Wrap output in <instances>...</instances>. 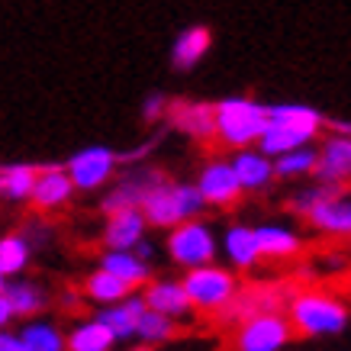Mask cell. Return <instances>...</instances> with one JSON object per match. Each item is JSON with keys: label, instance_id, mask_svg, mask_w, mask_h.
Segmentation results:
<instances>
[{"label": "cell", "instance_id": "8fae6325", "mask_svg": "<svg viewBox=\"0 0 351 351\" xmlns=\"http://www.w3.org/2000/svg\"><path fill=\"white\" fill-rule=\"evenodd\" d=\"M313 232L326 235V239H351V193H341L339 187L326 197L322 203H316L306 216Z\"/></svg>", "mask_w": 351, "mask_h": 351}, {"label": "cell", "instance_id": "484cf974", "mask_svg": "<svg viewBox=\"0 0 351 351\" xmlns=\"http://www.w3.org/2000/svg\"><path fill=\"white\" fill-rule=\"evenodd\" d=\"M36 174H39L36 165H23V161H16V165H0V200L10 203V206L29 203Z\"/></svg>", "mask_w": 351, "mask_h": 351}, {"label": "cell", "instance_id": "8992f818", "mask_svg": "<svg viewBox=\"0 0 351 351\" xmlns=\"http://www.w3.org/2000/svg\"><path fill=\"white\" fill-rule=\"evenodd\" d=\"M293 326L287 313L271 309V313H252L239 319V329L232 335L235 351H287L293 341Z\"/></svg>", "mask_w": 351, "mask_h": 351}, {"label": "cell", "instance_id": "d6a6232c", "mask_svg": "<svg viewBox=\"0 0 351 351\" xmlns=\"http://www.w3.org/2000/svg\"><path fill=\"white\" fill-rule=\"evenodd\" d=\"M165 113H168V100L161 94H152L145 100V107H142V119L145 123H158V119H165Z\"/></svg>", "mask_w": 351, "mask_h": 351}, {"label": "cell", "instance_id": "4dcf8cb0", "mask_svg": "<svg viewBox=\"0 0 351 351\" xmlns=\"http://www.w3.org/2000/svg\"><path fill=\"white\" fill-rule=\"evenodd\" d=\"M332 191H335L332 184H322V181H316V178H313V184H303L300 191H293V193H290V203H287V206H290V213L306 216L309 210H313L316 203H322V200H326V197H329Z\"/></svg>", "mask_w": 351, "mask_h": 351}, {"label": "cell", "instance_id": "3957f363", "mask_svg": "<svg viewBox=\"0 0 351 351\" xmlns=\"http://www.w3.org/2000/svg\"><path fill=\"white\" fill-rule=\"evenodd\" d=\"M181 280H184L187 297H191L193 313H203V316L229 313V306L235 303L239 290H242L239 271L229 265H219V261L191 267V271H184Z\"/></svg>", "mask_w": 351, "mask_h": 351}, {"label": "cell", "instance_id": "5bb4252c", "mask_svg": "<svg viewBox=\"0 0 351 351\" xmlns=\"http://www.w3.org/2000/svg\"><path fill=\"white\" fill-rule=\"evenodd\" d=\"M219 258H226L229 267H235V271H255L265 261L255 226L232 223L229 229H223V235H219Z\"/></svg>", "mask_w": 351, "mask_h": 351}, {"label": "cell", "instance_id": "603a6c76", "mask_svg": "<svg viewBox=\"0 0 351 351\" xmlns=\"http://www.w3.org/2000/svg\"><path fill=\"white\" fill-rule=\"evenodd\" d=\"M287 293L274 284H255V287H242L235 303L229 306L226 316H235V319H245L252 313H271V309H280V303H287Z\"/></svg>", "mask_w": 351, "mask_h": 351}, {"label": "cell", "instance_id": "1f68e13d", "mask_svg": "<svg viewBox=\"0 0 351 351\" xmlns=\"http://www.w3.org/2000/svg\"><path fill=\"white\" fill-rule=\"evenodd\" d=\"M23 235L32 242V248H43V245H49L55 239V226L45 223L43 213H39V219H32V223H26V229H23Z\"/></svg>", "mask_w": 351, "mask_h": 351}, {"label": "cell", "instance_id": "d4e9b609", "mask_svg": "<svg viewBox=\"0 0 351 351\" xmlns=\"http://www.w3.org/2000/svg\"><path fill=\"white\" fill-rule=\"evenodd\" d=\"M81 290H84V300L94 303V306H110V303H119V300H126L132 293V287L126 280H119L113 271H107L100 265L81 280Z\"/></svg>", "mask_w": 351, "mask_h": 351}, {"label": "cell", "instance_id": "9a60e30c", "mask_svg": "<svg viewBox=\"0 0 351 351\" xmlns=\"http://www.w3.org/2000/svg\"><path fill=\"white\" fill-rule=\"evenodd\" d=\"M313 178L322 184H332V187L351 181V136L348 132H332L329 138H322Z\"/></svg>", "mask_w": 351, "mask_h": 351}, {"label": "cell", "instance_id": "7402d4cb", "mask_svg": "<svg viewBox=\"0 0 351 351\" xmlns=\"http://www.w3.org/2000/svg\"><path fill=\"white\" fill-rule=\"evenodd\" d=\"M64 341L68 351H113L119 345L117 335L107 329V322L97 319V313L71 322V329H64Z\"/></svg>", "mask_w": 351, "mask_h": 351}, {"label": "cell", "instance_id": "83f0119b", "mask_svg": "<svg viewBox=\"0 0 351 351\" xmlns=\"http://www.w3.org/2000/svg\"><path fill=\"white\" fill-rule=\"evenodd\" d=\"M181 329V322L158 313V309H142V316H138V326H136V341L142 348H158V345H168L174 335Z\"/></svg>", "mask_w": 351, "mask_h": 351}, {"label": "cell", "instance_id": "2e32d148", "mask_svg": "<svg viewBox=\"0 0 351 351\" xmlns=\"http://www.w3.org/2000/svg\"><path fill=\"white\" fill-rule=\"evenodd\" d=\"M229 161H232L235 178H239V184H242L245 193H261V191H267V187L277 181L274 158H271L267 152H261L258 145L235 149Z\"/></svg>", "mask_w": 351, "mask_h": 351}, {"label": "cell", "instance_id": "ac0fdd59", "mask_svg": "<svg viewBox=\"0 0 351 351\" xmlns=\"http://www.w3.org/2000/svg\"><path fill=\"white\" fill-rule=\"evenodd\" d=\"M255 232L265 261H290L303 252V239L290 223H261L255 226Z\"/></svg>", "mask_w": 351, "mask_h": 351}, {"label": "cell", "instance_id": "e0dca14e", "mask_svg": "<svg viewBox=\"0 0 351 351\" xmlns=\"http://www.w3.org/2000/svg\"><path fill=\"white\" fill-rule=\"evenodd\" d=\"M149 235V219L138 206H123L117 213H107L100 245L104 248H136L142 239Z\"/></svg>", "mask_w": 351, "mask_h": 351}, {"label": "cell", "instance_id": "f546056e", "mask_svg": "<svg viewBox=\"0 0 351 351\" xmlns=\"http://www.w3.org/2000/svg\"><path fill=\"white\" fill-rule=\"evenodd\" d=\"M316 158H319L316 145H300V149H290L284 155H277L274 158L277 181H306V178H313Z\"/></svg>", "mask_w": 351, "mask_h": 351}, {"label": "cell", "instance_id": "74e56055", "mask_svg": "<svg viewBox=\"0 0 351 351\" xmlns=\"http://www.w3.org/2000/svg\"><path fill=\"white\" fill-rule=\"evenodd\" d=\"M3 287H7V274L0 271V293H3Z\"/></svg>", "mask_w": 351, "mask_h": 351}, {"label": "cell", "instance_id": "52a82bcc", "mask_svg": "<svg viewBox=\"0 0 351 351\" xmlns=\"http://www.w3.org/2000/svg\"><path fill=\"white\" fill-rule=\"evenodd\" d=\"M64 171L71 174L77 193H97L113 184L119 171V155L107 145H84L64 161Z\"/></svg>", "mask_w": 351, "mask_h": 351}, {"label": "cell", "instance_id": "7c38bea8", "mask_svg": "<svg viewBox=\"0 0 351 351\" xmlns=\"http://www.w3.org/2000/svg\"><path fill=\"white\" fill-rule=\"evenodd\" d=\"M138 293H142V300H145V306L158 309V313L171 316V319L187 322L193 316L191 297H187V290H184L181 277H152Z\"/></svg>", "mask_w": 351, "mask_h": 351}, {"label": "cell", "instance_id": "e575fe53", "mask_svg": "<svg viewBox=\"0 0 351 351\" xmlns=\"http://www.w3.org/2000/svg\"><path fill=\"white\" fill-rule=\"evenodd\" d=\"M81 300H84V290L64 287L62 293H58V306H62L64 313H75V309H81Z\"/></svg>", "mask_w": 351, "mask_h": 351}, {"label": "cell", "instance_id": "5b68a950", "mask_svg": "<svg viewBox=\"0 0 351 351\" xmlns=\"http://www.w3.org/2000/svg\"><path fill=\"white\" fill-rule=\"evenodd\" d=\"M165 255H168L171 265L181 267V271L210 265V261L219 258V232L203 216L184 219V223L171 226L165 232Z\"/></svg>", "mask_w": 351, "mask_h": 351}, {"label": "cell", "instance_id": "ba28073f", "mask_svg": "<svg viewBox=\"0 0 351 351\" xmlns=\"http://www.w3.org/2000/svg\"><path fill=\"white\" fill-rule=\"evenodd\" d=\"M193 184L200 187L206 206H213V210H232L245 193L242 184H239V178H235V168H232V161L229 158L203 161Z\"/></svg>", "mask_w": 351, "mask_h": 351}, {"label": "cell", "instance_id": "44dd1931", "mask_svg": "<svg viewBox=\"0 0 351 351\" xmlns=\"http://www.w3.org/2000/svg\"><path fill=\"white\" fill-rule=\"evenodd\" d=\"M3 297L10 300L16 319H32V316H43L45 306H49V293L39 280L20 274V277H7V287H3Z\"/></svg>", "mask_w": 351, "mask_h": 351}, {"label": "cell", "instance_id": "6da1fadb", "mask_svg": "<svg viewBox=\"0 0 351 351\" xmlns=\"http://www.w3.org/2000/svg\"><path fill=\"white\" fill-rule=\"evenodd\" d=\"M287 319L297 335L306 339H332L341 335L351 322L348 303L329 290H300L287 300Z\"/></svg>", "mask_w": 351, "mask_h": 351}, {"label": "cell", "instance_id": "8d00e7d4", "mask_svg": "<svg viewBox=\"0 0 351 351\" xmlns=\"http://www.w3.org/2000/svg\"><path fill=\"white\" fill-rule=\"evenodd\" d=\"M136 252L145 258V261H155V242H149V235H145V239L136 245Z\"/></svg>", "mask_w": 351, "mask_h": 351}, {"label": "cell", "instance_id": "f1b7e54d", "mask_svg": "<svg viewBox=\"0 0 351 351\" xmlns=\"http://www.w3.org/2000/svg\"><path fill=\"white\" fill-rule=\"evenodd\" d=\"M32 242L23 232H3L0 235V271L7 277H20L32 265Z\"/></svg>", "mask_w": 351, "mask_h": 351}, {"label": "cell", "instance_id": "4fadbf2b", "mask_svg": "<svg viewBox=\"0 0 351 351\" xmlns=\"http://www.w3.org/2000/svg\"><path fill=\"white\" fill-rule=\"evenodd\" d=\"M165 119H171V126L184 132L193 142H213L216 138V113L213 104H200V100H174L168 104Z\"/></svg>", "mask_w": 351, "mask_h": 351}, {"label": "cell", "instance_id": "30bf717a", "mask_svg": "<svg viewBox=\"0 0 351 351\" xmlns=\"http://www.w3.org/2000/svg\"><path fill=\"white\" fill-rule=\"evenodd\" d=\"M75 181L71 174L64 171V165H52V168H39L36 174V184H32V193H29V206L36 213H58L64 210L68 203L75 200Z\"/></svg>", "mask_w": 351, "mask_h": 351}, {"label": "cell", "instance_id": "d6986e66", "mask_svg": "<svg viewBox=\"0 0 351 351\" xmlns=\"http://www.w3.org/2000/svg\"><path fill=\"white\" fill-rule=\"evenodd\" d=\"M145 309V300L138 290H132L126 300L119 303H110V306H97V319L107 322V329L117 335V341H136V326H138V316Z\"/></svg>", "mask_w": 351, "mask_h": 351}, {"label": "cell", "instance_id": "9c48e42d", "mask_svg": "<svg viewBox=\"0 0 351 351\" xmlns=\"http://www.w3.org/2000/svg\"><path fill=\"white\" fill-rule=\"evenodd\" d=\"M168 178L161 168H152V165H138V168L126 171L123 178H113V184L107 187V193H104V200H100V210L104 213H117V210H123V206H138L142 203V197L155 187V184H161Z\"/></svg>", "mask_w": 351, "mask_h": 351}, {"label": "cell", "instance_id": "ffe728a7", "mask_svg": "<svg viewBox=\"0 0 351 351\" xmlns=\"http://www.w3.org/2000/svg\"><path fill=\"white\" fill-rule=\"evenodd\" d=\"M97 265L113 271L132 290H142L152 280V261H145L136 248H104V255H100Z\"/></svg>", "mask_w": 351, "mask_h": 351}, {"label": "cell", "instance_id": "cb8c5ba5", "mask_svg": "<svg viewBox=\"0 0 351 351\" xmlns=\"http://www.w3.org/2000/svg\"><path fill=\"white\" fill-rule=\"evenodd\" d=\"M210 43H213V32L206 26H187V29L174 39L171 45V64L178 71H191L203 62V55L210 52Z\"/></svg>", "mask_w": 351, "mask_h": 351}, {"label": "cell", "instance_id": "7a4b0ae2", "mask_svg": "<svg viewBox=\"0 0 351 351\" xmlns=\"http://www.w3.org/2000/svg\"><path fill=\"white\" fill-rule=\"evenodd\" d=\"M138 210L149 219V229L168 232L171 226L184 223V219L203 216L206 200H203L200 187L193 181H168V178H165V181L155 184V187L142 197Z\"/></svg>", "mask_w": 351, "mask_h": 351}, {"label": "cell", "instance_id": "836d02e7", "mask_svg": "<svg viewBox=\"0 0 351 351\" xmlns=\"http://www.w3.org/2000/svg\"><path fill=\"white\" fill-rule=\"evenodd\" d=\"M0 351H29L26 348V341H23L20 329H0Z\"/></svg>", "mask_w": 351, "mask_h": 351}, {"label": "cell", "instance_id": "277c9868", "mask_svg": "<svg viewBox=\"0 0 351 351\" xmlns=\"http://www.w3.org/2000/svg\"><path fill=\"white\" fill-rule=\"evenodd\" d=\"M216 113V142L226 149L255 145L267 126V107L252 97H223L213 104Z\"/></svg>", "mask_w": 351, "mask_h": 351}, {"label": "cell", "instance_id": "4316f807", "mask_svg": "<svg viewBox=\"0 0 351 351\" xmlns=\"http://www.w3.org/2000/svg\"><path fill=\"white\" fill-rule=\"evenodd\" d=\"M23 341L29 351H68V341H64V329L49 316H32V319H23L20 329Z\"/></svg>", "mask_w": 351, "mask_h": 351}, {"label": "cell", "instance_id": "d590c367", "mask_svg": "<svg viewBox=\"0 0 351 351\" xmlns=\"http://www.w3.org/2000/svg\"><path fill=\"white\" fill-rule=\"evenodd\" d=\"M13 322H16V313H13V306H10V300L0 293V329H10Z\"/></svg>", "mask_w": 351, "mask_h": 351}]
</instances>
